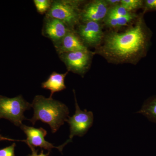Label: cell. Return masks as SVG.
I'll return each mask as SVG.
<instances>
[{
    "mask_svg": "<svg viewBox=\"0 0 156 156\" xmlns=\"http://www.w3.org/2000/svg\"><path fill=\"white\" fill-rule=\"evenodd\" d=\"M73 92L75 100V112L73 116L68 117L66 121L69 126L70 135L69 139L62 144L64 147L69 143L72 141L74 136H83L92 127L94 121L92 112L88 111L87 109L82 111L80 108L77 101L74 90Z\"/></svg>",
    "mask_w": 156,
    "mask_h": 156,
    "instance_id": "5b68a950",
    "label": "cell"
},
{
    "mask_svg": "<svg viewBox=\"0 0 156 156\" xmlns=\"http://www.w3.org/2000/svg\"><path fill=\"white\" fill-rule=\"evenodd\" d=\"M16 144L15 143L4 148L0 149V156H15V147Z\"/></svg>",
    "mask_w": 156,
    "mask_h": 156,
    "instance_id": "ac0fdd59",
    "label": "cell"
},
{
    "mask_svg": "<svg viewBox=\"0 0 156 156\" xmlns=\"http://www.w3.org/2000/svg\"><path fill=\"white\" fill-rule=\"evenodd\" d=\"M32 108L31 104L24 100L21 95L9 98L0 95V119L10 121L20 127L23 120H28L24 115L25 111Z\"/></svg>",
    "mask_w": 156,
    "mask_h": 156,
    "instance_id": "277c9868",
    "label": "cell"
},
{
    "mask_svg": "<svg viewBox=\"0 0 156 156\" xmlns=\"http://www.w3.org/2000/svg\"><path fill=\"white\" fill-rule=\"evenodd\" d=\"M144 15H138L134 24L125 31L112 30L105 33L102 43L94 53L110 63L137 64L146 56L153 35Z\"/></svg>",
    "mask_w": 156,
    "mask_h": 156,
    "instance_id": "6da1fadb",
    "label": "cell"
},
{
    "mask_svg": "<svg viewBox=\"0 0 156 156\" xmlns=\"http://www.w3.org/2000/svg\"><path fill=\"white\" fill-rule=\"evenodd\" d=\"M107 4L109 6L110 8L113 6L119 5L121 0H105Z\"/></svg>",
    "mask_w": 156,
    "mask_h": 156,
    "instance_id": "ffe728a7",
    "label": "cell"
},
{
    "mask_svg": "<svg viewBox=\"0 0 156 156\" xmlns=\"http://www.w3.org/2000/svg\"><path fill=\"white\" fill-rule=\"evenodd\" d=\"M2 140H9V141H23V140H14L13 139H11V138H8V137H5L2 136L1 134H0V141H2Z\"/></svg>",
    "mask_w": 156,
    "mask_h": 156,
    "instance_id": "44dd1931",
    "label": "cell"
},
{
    "mask_svg": "<svg viewBox=\"0 0 156 156\" xmlns=\"http://www.w3.org/2000/svg\"><path fill=\"white\" fill-rule=\"evenodd\" d=\"M132 12H130L124 8L121 4L110 7L109 9L107 16L120 17L127 16Z\"/></svg>",
    "mask_w": 156,
    "mask_h": 156,
    "instance_id": "9a60e30c",
    "label": "cell"
},
{
    "mask_svg": "<svg viewBox=\"0 0 156 156\" xmlns=\"http://www.w3.org/2000/svg\"><path fill=\"white\" fill-rule=\"evenodd\" d=\"M54 46L58 55L75 51L89 50L82 41L75 30L69 32L60 41Z\"/></svg>",
    "mask_w": 156,
    "mask_h": 156,
    "instance_id": "8fae6325",
    "label": "cell"
},
{
    "mask_svg": "<svg viewBox=\"0 0 156 156\" xmlns=\"http://www.w3.org/2000/svg\"><path fill=\"white\" fill-rule=\"evenodd\" d=\"M20 129L24 132L27 136V139L24 140L25 142L29 147H40L41 148L48 151V153L50 154L53 148L58 149L59 151H62L63 147L62 146H54L52 144L47 141L45 139L48 132L43 128H35L30 127L22 124L20 127Z\"/></svg>",
    "mask_w": 156,
    "mask_h": 156,
    "instance_id": "ba28073f",
    "label": "cell"
},
{
    "mask_svg": "<svg viewBox=\"0 0 156 156\" xmlns=\"http://www.w3.org/2000/svg\"><path fill=\"white\" fill-rule=\"evenodd\" d=\"M32 153L28 155L27 156H48L49 155V153L47 154H44V151L42 150L41 151V153L40 154H38L37 150H36L35 148L33 147H30Z\"/></svg>",
    "mask_w": 156,
    "mask_h": 156,
    "instance_id": "d6986e66",
    "label": "cell"
},
{
    "mask_svg": "<svg viewBox=\"0 0 156 156\" xmlns=\"http://www.w3.org/2000/svg\"><path fill=\"white\" fill-rule=\"evenodd\" d=\"M94 52L90 50L77 51L59 54V58L71 72L83 77L91 67Z\"/></svg>",
    "mask_w": 156,
    "mask_h": 156,
    "instance_id": "8992f818",
    "label": "cell"
},
{
    "mask_svg": "<svg viewBox=\"0 0 156 156\" xmlns=\"http://www.w3.org/2000/svg\"><path fill=\"white\" fill-rule=\"evenodd\" d=\"M69 72L64 73H59L53 72L49 76L48 80L41 84L43 89L50 90V98H52L53 94L66 89L65 84V79Z\"/></svg>",
    "mask_w": 156,
    "mask_h": 156,
    "instance_id": "7c38bea8",
    "label": "cell"
},
{
    "mask_svg": "<svg viewBox=\"0 0 156 156\" xmlns=\"http://www.w3.org/2000/svg\"><path fill=\"white\" fill-rule=\"evenodd\" d=\"M137 113L146 117L151 122L156 123V95L145 100L140 110Z\"/></svg>",
    "mask_w": 156,
    "mask_h": 156,
    "instance_id": "4fadbf2b",
    "label": "cell"
},
{
    "mask_svg": "<svg viewBox=\"0 0 156 156\" xmlns=\"http://www.w3.org/2000/svg\"><path fill=\"white\" fill-rule=\"evenodd\" d=\"M71 30H73L61 20L45 16L42 28V35L50 39L53 45L60 41Z\"/></svg>",
    "mask_w": 156,
    "mask_h": 156,
    "instance_id": "30bf717a",
    "label": "cell"
},
{
    "mask_svg": "<svg viewBox=\"0 0 156 156\" xmlns=\"http://www.w3.org/2000/svg\"><path fill=\"white\" fill-rule=\"evenodd\" d=\"M143 0H121V4L128 11L132 12L138 9L143 8Z\"/></svg>",
    "mask_w": 156,
    "mask_h": 156,
    "instance_id": "5bb4252c",
    "label": "cell"
},
{
    "mask_svg": "<svg viewBox=\"0 0 156 156\" xmlns=\"http://www.w3.org/2000/svg\"><path fill=\"white\" fill-rule=\"evenodd\" d=\"M76 32L87 48L96 49L103 41L105 33L100 22L88 21L80 23Z\"/></svg>",
    "mask_w": 156,
    "mask_h": 156,
    "instance_id": "52a82bcc",
    "label": "cell"
},
{
    "mask_svg": "<svg viewBox=\"0 0 156 156\" xmlns=\"http://www.w3.org/2000/svg\"><path fill=\"white\" fill-rule=\"evenodd\" d=\"M109 8L105 0L90 1L82 7L81 21L100 22L106 17Z\"/></svg>",
    "mask_w": 156,
    "mask_h": 156,
    "instance_id": "9c48e42d",
    "label": "cell"
},
{
    "mask_svg": "<svg viewBox=\"0 0 156 156\" xmlns=\"http://www.w3.org/2000/svg\"><path fill=\"white\" fill-rule=\"evenodd\" d=\"M34 109L33 116L30 121L34 125L38 121L48 124L52 133H56L67 119L69 114L68 107L64 103L47 98L43 95H36L31 104Z\"/></svg>",
    "mask_w": 156,
    "mask_h": 156,
    "instance_id": "7a4b0ae2",
    "label": "cell"
},
{
    "mask_svg": "<svg viewBox=\"0 0 156 156\" xmlns=\"http://www.w3.org/2000/svg\"><path fill=\"white\" fill-rule=\"evenodd\" d=\"M143 14L156 11V0H145L144 2Z\"/></svg>",
    "mask_w": 156,
    "mask_h": 156,
    "instance_id": "e0dca14e",
    "label": "cell"
},
{
    "mask_svg": "<svg viewBox=\"0 0 156 156\" xmlns=\"http://www.w3.org/2000/svg\"><path fill=\"white\" fill-rule=\"evenodd\" d=\"M53 1L34 0V3L38 13L41 14H47L51 7Z\"/></svg>",
    "mask_w": 156,
    "mask_h": 156,
    "instance_id": "2e32d148",
    "label": "cell"
},
{
    "mask_svg": "<svg viewBox=\"0 0 156 156\" xmlns=\"http://www.w3.org/2000/svg\"><path fill=\"white\" fill-rule=\"evenodd\" d=\"M84 3V1L80 0L53 1L46 16L59 20L71 29L75 30L76 26L80 23L81 10Z\"/></svg>",
    "mask_w": 156,
    "mask_h": 156,
    "instance_id": "3957f363",
    "label": "cell"
}]
</instances>
